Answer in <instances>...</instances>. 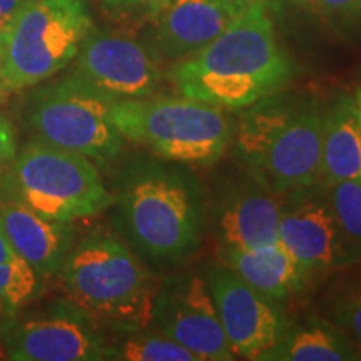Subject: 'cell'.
<instances>
[{"instance_id":"cell-28","label":"cell","mask_w":361,"mask_h":361,"mask_svg":"<svg viewBox=\"0 0 361 361\" xmlns=\"http://www.w3.org/2000/svg\"><path fill=\"white\" fill-rule=\"evenodd\" d=\"M221 2L228 4V6L241 8V11H246V8H250L251 6H255V4L266 2V0H221ZM266 4H268V2H266Z\"/></svg>"},{"instance_id":"cell-17","label":"cell","mask_w":361,"mask_h":361,"mask_svg":"<svg viewBox=\"0 0 361 361\" xmlns=\"http://www.w3.org/2000/svg\"><path fill=\"white\" fill-rule=\"evenodd\" d=\"M346 179L361 180V124L353 99L338 97L322 111L319 183L328 188Z\"/></svg>"},{"instance_id":"cell-4","label":"cell","mask_w":361,"mask_h":361,"mask_svg":"<svg viewBox=\"0 0 361 361\" xmlns=\"http://www.w3.org/2000/svg\"><path fill=\"white\" fill-rule=\"evenodd\" d=\"M92 27L89 0H29L0 32V101L71 64Z\"/></svg>"},{"instance_id":"cell-18","label":"cell","mask_w":361,"mask_h":361,"mask_svg":"<svg viewBox=\"0 0 361 361\" xmlns=\"http://www.w3.org/2000/svg\"><path fill=\"white\" fill-rule=\"evenodd\" d=\"M224 266L256 291L279 303L301 288L306 274L281 245L256 250H224Z\"/></svg>"},{"instance_id":"cell-22","label":"cell","mask_w":361,"mask_h":361,"mask_svg":"<svg viewBox=\"0 0 361 361\" xmlns=\"http://www.w3.org/2000/svg\"><path fill=\"white\" fill-rule=\"evenodd\" d=\"M331 318L361 350V273L336 286L331 298Z\"/></svg>"},{"instance_id":"cell-29","label":"cell","mask_w":361,"mask_h":361,"mask_svg":"<svg viewBox=\"0 0 361 361\" xmlns=\"http://www.w3.org/2000/svg\"><path fill=\"white\" fill-rule=\"evenodd\" d=\"M266 2H271V0H266ZM276 4H291V6H303V4H311L313 0H273Z\"/></svg>"},{"instance_id":"cell-32","label":"cell","mask_w":361,"mask_h":361,"mask_svg":"<svg viewBox=\"0 0 361 361\" xmlns=\"http://www.w3.org/2000/svg\"><path fill=\"white\" fill-rule=\"evenodd\" d=\"M2 27H4V24H0V32H2Z\"/></svg>"},{"instance_id":"cell-10","label":"cell","mask_w":361,"mask_h":361,"mask_svg":"<svg viewBox=\"0 0 361 361\" xmlns=\"http://www.w3.org/2000/svg\"><path fill=\"white\" fill-rule=\"evenodd\" d=\"M149 326L192 351L200 361L236 360L207 279L200 274L183 273L159 284Z\"/></svg>"},{"instance_id":"cell-12","label":"cell","mask_w":361,"mask_h":361,"mask_svg":"<svg viewBox=\"0 0 361 361\" xmlns=\"http://www.w3.org/2000/svg\"><path fill=\"white\" fill-rule=\"evenodd\" d=\"M278 236L306 276L341 269L361 255L360 243L341 228L329 201L316 196L286 201Z\"/></svg>"},{"instance_id":"cell-16","label":"cell","mask_w":361,"mask_h":361,"mask_svg":"<svg viewBox=\"0 0 361 361\" xmlns=\"http://www.w3.org/2000/svg\"><path fill=\"white\" fill-rule=\"evenodd\" d=\"M259 186L224 202L218 219V234L224 250H256L279 245V221L286 206V194L263 184Z\"/></svg>"},{"instance_id":"cell-1","label":"cell","mask_w":361,"mask_h":361,"mask_svg":"<svg viewBox=\"0 0 361 361\" xmlns=\"http://www.w3.org/2000/svg\"><path fill=\"white\" fill-rule=\"evenodd\" d=\"M293 74L268 4L258 2L213 42L179 61L171 69V80L180 96L239 111L283 92Z\"/></svg>"},{"instance_id":"cell-21","label":"cell","mask_w":361,"mask_h":361,"mask_svg":"<svg viewBox=\"0 0 361 361\" xmlns=\"http://www.w3.org/2000/svg\"><path fill=\"white\" fill-rule=\"evenodd\" d=\"M114 345H107L106 360L123 361H200L192 351L159 331H126Z\"/></svg>"},{"instance_id":"cell-19","label":"cell","mask_w":361,"mask_h":361,"mask_svg":"<svg viewBox=\"0 0 361 361\" xmlns=\"http://www.w3.org/2000/svg\"><path fill=\"white\" fill-rule=\"evenodd\" d=\"M358 348L350 336L324 319L310 318L284 326L276 345L261 361H346L356 360Z\"/></svg>"},{"instance_id":"cell-24","label":"cell","mask_w":361,"mask_h":361,"mask_svg":"<svg viewBox=\"0 0 361 361\" xmlns=\"http://www.w3.org/2000/svg\"><path fill=\"white\" fill-rule=\"evenodd\" d=\"M311 6H314L324 16L335 19H361V0H313Z\"/></svg>"},{"instance_id":"cell-30","label":"cell","mask_w":361,"mask_h":361,"mask_svg":"<svg viewBox=\"0 0 361 361\" xmlns=\"http://www.w3.org/2000/svg\"><path fill=\"white\" fill-rule=\"evenodd\" d=\"M355 104H356V114H358V121H360V124H361V87L356 90Z\"/></svg>"},{"instance_id":"cell-9","label":"cell","mask_w":361,"mask_h":361,"mask_svg":"<svg viewBox=\"0 0 361 361\" xmlns=\"http://www.w3.org/2000/svg\"><path fill=\"white\" fill-rule=\"evenodd\" d=\"M0 338L13 361L106 360L107 343L94 318L72 301L29 318L8 316L0 324Z\"/></svg>"},{"instance_id":"cell-6","label":"cell","mask_w":361,"mask_h":361,"mask_svg":"<svg viewBox=\"0 0 361 361\" xmlns=\"http://www.w3.org/2000/svg\"><path fill=\"white\" fill-rule=\"evenodd\" d=\"M0 200L67 223L96 216L114 204L89 157L37 137L17 149L0 178Z\"/></svg>"},{"instance_id":"cell-7","label":"cell","mask_w":361,"mask_h":361,"mask_svg":"<svg viewBox=\"0 0 361 361\" xmlns=\"http://www.w3.org/2000/svg\"><path fill=\"white\" fill-rule=\"evenodd\" d=\"M111 117L124 139L173 162L213 164L234 139L226 109L184 96L117 101Z\"/></svg>"},{"instance_id":"cell-11","label":"cell","mask_w":361,"mask_h":361,"mask_svg":"<svg viewBox=\"0 0 361 361\" xmlns=\"http://www.w3.org/2000/svg\"><path fill=\"white\" fill-rule=\"evenodd\" d=\"M74 61L75 74L114 102L154 96L162 82L159 62L147 47L94 27Z\"/></svg>"},{"instance_id":"cell-31","label":"cell","mask_w":361,"mask_h":361,"mask_svg":"<svg viewBox=\"0 0 361 361\" xmlns=\"http://www.w3.org/2000/svg\"><path fill=\"white\" fill-rule=\"evenodd\" d=\"M356 360H361V350H358V353H356Z\"/></svg>"},{"instance_id":"cell-13","label":"cell","mask_w":361,"mask_h":361,"mask_svg":"<svg viewBox=\"0 0 361 361\" xmlns=\"http://www.w3.org/2000/svg\"><path fill=\"white\" fill-rule=\"evenodd\" d=\"M206 279L234 356L261 361L286 326L276 303L226 266H214Z\"/></svg>"},{"instance_id":"cell-8","label":"cell","mask_w":361,"mask_h":361,"mask_svg":"<svg viewBox=\"0 0 361 361\" xmlns=\"http://www.w3.org/2000/svg\"><path fill=\"white\" fill-rule=\"evenodd\" d=\"M114 101L75 72L34 89L27 99V121L35 137L79 152L90 161L111 162L124 137L112 123Z\"/></svg>"},{"instance_id":"cell-25","label":"cell","mask_w":361,"mask_h":361,"mask_svg":"<svg viewBox=\"0 0 361 361\" xmlns=\"http://www.w3.org/2000/svg\"><path fill=\"white\" fill-rule=\"evenodd\" d=\"M17 154L16 130L8 117L0 109V178L12 164L13 157Z\"/></svg>"},{"instance_id":"cell-2","label":"cell","mask_w":361,"mask_h":361,"mask_svg":"<svg viewBox=\"0 0 361 361\" xmlns=\"http://www.w3.org/2000/svg\"><path fill=\"white\" fill-rule=\"evenodd\" d=\"M234 129L236 152L259 184L281 194L319 183L322 111L281 92L246 107Z\"/></svg>"},{"instance_id":"cell-14","label":"cell","mask_w":361,"mask_h":361,"mask_svg":"<svg viewBox=\"0 0 361 361\" xmlns=\"http://www.w3.org/2000/svg\"><path fill=\"white\" fill-rule=\"evenodd\" d=\"M243 13L221 0H171L157 13L159 51L164 57L183 61L213 42Z\"/></svg>"},{"instance_id":"cell-27","label":"cell","mask_w":361,"mask_h":361,"mask_svg":"<svg viewBox=\"0 0 361 361\" xmlns=\"http://www.w3.org/2000/svg\"><path fill=\"white\" fill-rule=\"evenodd\" d=\"M29 0H0V24H6Z\"/></svg>"},{"instance_id":"cell-15","label":"cell","mask_w":361,"mask_h":361,"mask_svg":"<svg viewBox=\"0 0 361 361\" xmlns=\"http://www.w3.org/2000/svg\"><path fill=\"white\" fill-rule=\"evenodd\" d=\"M0 226L17 255L40 278L59 274L74 246L72 223L44 218L16 201L0 200Z\"/></svg>"},{"instance_id":"cell-3","label":"cell","mask_w":361,"mask_h":361,"mask_svg":"<svg viewBox=\"0 0 361 361\" xmlns=\"http://www.w3.org/2000/svg\"><path fill=\"white\" fill-rule=\"evenodd\" d=\"M71 301L124 331L147 329L159 283L121 238L94 231L71 247L61 271Z\"/></svg>"},{"instance_id":"cell-26","label":"cell","mask_w":361,"mask_h":361,"mask_svg":"<svg viewBox=\"0 0 361 361\" xmlns=\"http://www.w3.org/2000/svg\"><path fill=\"white\" fill-rule=\"evenodd\" d=\"M171 0H104V6L109 11L121 13H159Z\"/></svg>"},{"instance_id":"cell-23","label":"cell","mask_w":361,"mask_h":361,"mask_svg":"<svg viewBox=\"0 0 361 361\" xmlns=\"http://www.w3.org/2000/svg\"><path fill=\"white\" fill-rule=\"evenodd\" d=\"M328 188V201L341 228L350 238L361 243V180L346 179Z\"/></svg>"},{"instance_id":"cell-5","label":"cell","mask_w":361,"mask_h":361,"mask_svg":"<svg viewBox=\"0 0 361 361\" xmlns=\"http://www.w3.org/2000/svg\"><path fill=\"white\" fill-rule=\"evenodd\" d=\"M119 214L126 236L149 258L180 259L200 243V192L184 171L161 164L134 169L119 192Z\"/></svg>"},{"instance_id":"cell-20","label":"cell","mask_w":361,"mask_h":361,"mask_svg":"<svg viewBox=\"0 0 361 361\" xmlns=\"http://www.w3.org/2000/svg\"><path fill=\"white\" fill-rule=\"evenodd\" d=\"M42 279L17 255L0 226V316L17 314L42 290Z\"/></svg>"}]
</instances>
